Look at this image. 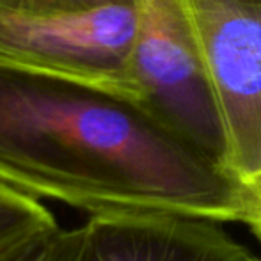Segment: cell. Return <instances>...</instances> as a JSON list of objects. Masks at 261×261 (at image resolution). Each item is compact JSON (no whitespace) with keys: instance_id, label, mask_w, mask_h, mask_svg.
I'll return each instance as SVG.
<instances>
[{"instance_id":"cell-10","label":"cell","mask_w":261,"mask_h":261,"mask_svg":"<svg viewBox=\"0 0 261 261\" xmlns=\"http://www.w3.org/2000/svg\"><path fill=\"white\" fill-rule=\"evenodd\" d=\"M242 2H251V4H261V0H242Z\"/></svg>"},{"instance_id":"cell-1","label":"cell","mask_w":261,"mask_h":261,"mask_svg":"<svg viewBox=\"0 0 261 261\" xmlns=\"http://www.w3.org/2000/svg\"><path fill=\"white\" fill-rule=\"evenodd\" d=\"M0 185L89 219L176 215L247 224L251 196L139 107L101 89L0 68Z\"/></svg>"},{"instance_id":"cell-6","label":"cell","mask_w":261,"mask_h":261,"mask_svg":"<svg viewBox=\"0 0 261 261\" xmlns=\"http://www.w3.org/2000/svg\"><path fill=\"white\" fill-rule=\"evenodd\" d=\"M57 227L54 213L45 204L0 185V261H9Z\"/></svg>"},{"instance_id":"cell-8","label":"cell","mask_w":261,"mask_h":261,"mask_svg":"<svg viewBox=\"0 0 261 261\" xmlns=\"http://www.w3.org/2000/svg\"><path fill=\"white\" fill-rule=\"evenodd\" d=\"M134 0H0V14L46 16V14L84 13L110 4H132Z\"/></svg>"},{"instance_id":"cell-5","label":"cell","mask_w":261,"mask_h":261,"mask_svg":"<svg viewBox=\"0 0 261 261\" xmlns=\"http://www.w3.org/2000/svg\"><path fill=\"white\" fill-rule=\"evenodd\" d=\"M82 261H251L219 224L176 215L87 219Z\"/></svg>"},{"instance_id":"cell-11","label":"cell","mask_w":261,"mask_h":261,"mask_svg":"<svg viewBox=\"0 0 261 261\" xmlns=\"http://www.w3.org/2000/svg\"><path fill=\"white\" fill-rule=\"evenodd\" d=\"M251 261H261V259H256V258H252Z\"/></svg>"},{"instance_id":"cell-2","label":"cell","mask_w":261,"mask_h":261,"mask_svg":"<svg viewBox=\"0 0 261 261\" xmlns=\"http://www.w3.org/2000/svg\"><path fill=\"white\" fill-rule=\"evenodd\" d=\"M132 103L224 169L226 142L183 0H134ZM238 183V181H237Z\"/></svg>"},{"instance_id":"cell-3","label":"cell","mask_w":261,"mask_h":261,"mask_svg":"<svg viewBox=\"0 0 261 261\" xmlns=\"http://www.w3.org/2000/svg\"><path fill=\"white\" fill-rule=\"evenodd\" d=\"M183 4L224 132V171L251 196L261 178V4Z\"/></svg>"},{"instance_id":"cell-4","label":"cell","mask_w":261,"mask_h":261,"mask_svg":"<svg viewBox=\"0 0 261 261\" xmlns=\"http://www.w3.org/2000/svg\"><path fill=\"white\" fill-rule=\"evenodd\" d=\"M135 31V2L46 16L0 14V68L71 80L132 103Z\"/></svg>"},{"instance_id":"cell-7","label":"cell","mask_w":261,"mask_h":261,"mask_svg":"<svg viewBox=\"0 0 261 261\" xmlns=\"http://www.w3.org/2000/svg\"><path fill=\"white\" fill-rule=\"evenodd\" d=\"M84 247H86L84 224L69 229L57 227L54 233L34 242L9 261H82Z\"/></svg>"},{"instance_id":"cell-9","label":"cell","mask_w":261,"mask_h":261,"mask_svg":"<svg viewBox=\"0 0 261 261\" xmlns=\"http://www.w3.org/2000/svg\"><path fill=\"white\" fill-rule=\"evenodd\" d=\"M245 226L261 242V178L251 189V213H249V220Z\"/></svg>"}]
</instances>
